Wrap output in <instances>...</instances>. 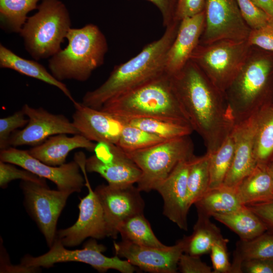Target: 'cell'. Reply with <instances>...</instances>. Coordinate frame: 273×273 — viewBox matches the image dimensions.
<instances>
[{
  "instance_id": "obj_1",
  "label": "cell",
  "mask_w": 273,
  "mask_h": 273,
  "mask_svg": "<svg viewBox=\"0 0 273 273\" xmlns=\"http://www.w3.org/2000/svg\"><path fill=\"white\" fill-rule=\"evenodd\" d=\"M170 76L189 122L202 138L206 153L214 152L235 126L224 94L191 60Z\"/></svg>"
},
{
  "instance_id": "obj_2",
  "label": "cell",
  "mask_w": 273,
  "mask_h": 273,
  "mask_svg": "<svg viewBox=\"0 0 273 273\" xmlns=\"http://www.w3.org/2000/svg\"><path fill=\"white\" fill-rule=\"evenodd\" d=\"M180 21L165 27L163 35L146 46L128 61L114 67L107 80L97 88L87 92L82 103L100 109L111 99L166 73L167 55L177 34Z\"/></svg>"
},
{
  "instance_id": "obj_3",
  "label": "cell",
  "mask_w": 273,
  "mask_h": 273,
  "mask_svg": "<svg viewBox=\"0 0 273 273\" xmlns=\"http://www.w3.org/2000/svg\"><path fill=\"white\" fill-rule=\"evenodd\" d=\"M224 95L235 125L271 105L273 52L252 46L244 65Z\"/></svg>"
},
{
  "instance_id": "obj_4",
  "label": "cell",
  "mask_w": 273,
  "mask_h": 273,
  "mask_svg": "<svg viewBox=\"0 0 273 273\" xmlns=\"http://www.w3.org/2000/svg\"><path fill=\"white\" fill-rule=\"evenodd\" d=\"M100 110L120 118H159L189 122L167 73L111 99Z\"/></svg>"
},
{
  "instance_id": "obj_5",
  "label": "cell",
  "mask_w": 273,
  "mask_h": 273,
  "mask_svg": "<svg viewBox=\"0 0 273 273\" xmlns=\"http://www.w3.org/2000/svg\"><path fill=\"white\" fill-rule=\"evenodd\" d=\"M66 39L67 46L49 60L50 72L61 81H85L104 64L108 50L106 38L98 26L89 23L71 28Z\"/></svg>"
},
{
  "instance_id": "obj_6",
  "label": "cell",
  "mask_w": 273,
  "mask_h": 273,
  "mask_svg": "<svg viewBox=\"0 0 273 273\" xmlns=\"http://www.w3.org/2000/svg\"><path fill=\"white\" fill-rule=\"evenodd\" d=\"M19 34L26 51L36 61L50 59L61 49L71 28L69 11L61 0H41Z\"/></svg>"
},
{
  "instance_id": "obj_7",
  "label": "cell",
  "mask_w": 273,
  "mask_h": 273,
  "mask_svg": "<svg viewBox=\"0 0 273 273\" xmlns=\"http://www.w3.org/2000/svg\"><path fill=\"white\" fill-rule=\"evenodd\" d=\"M194 150L193 141L187 135L126 154L141 170L137 188L141 192H149L155 190L179 162L193 158Z\"/></svg>"
},
{
  "instance_id": "obj_8",
  "label": "cell",
  "mask_w": 273,
  "mask_h": 273,
  "mask_svg": "<svg viewBox=\"0 0 273 273\" xmlns=\"http://www.w3.org/2000/svg\"><path fill=\"white\" fill-rule=\"evenodd\" d=\"M252 46L247 40L222 39L198 44L190 60L224 94L244 65Z\"/></svg>"
},
{
  "instance_id": "obj_9",
  "label": "cell",
  "mask_w": 273,
  "mask_h": 273,
  "mask_svg": "<svg viewBox=\"0 0 273 273\" xmlns=\"http://www.w3.org/2000/svg\"><path fill=\"white\" fill-rule=\"evenodd\" d=\"M65 247L56 238L48 252L37 257L26 255L22 259L21 264L27 267L48 268L57 263L76 261L88 264L101 272L110 269L122 273H132L135 270L134 266L126 259H121L116 255L112 257L104 255L105 247L98 244L95 239L88 241L81 249L69 250Z\"/></svg>"
},
{
  "instance_id": "obj_10",
  "label": "cell",
  "mask_w": 273,
  "mask_h": 273,
  "mask_svg": "<svg viewBox=\"0 0 273 273\" xmlns=\"http://www.w3.org/2000/svg\"><path fill=\"white\" fill-rule=\"evenodd\" d=\"M86 157L82 152H77L74 160L79 164L85 178L87 195L80 199L79 213L76 222L71 226L57 232L56 238L65 247L80 244L88 237L101 239L107 236L103 210L99 199L89 184L85 168Z\"/></svg>"
},
{
  "instance_id": "obj_11",
  "label": "cell",
  "mask_w": 273,
  "mask_h": 273,
  "mask_svg": "<svg viewBox=\"0 0 273 273\" xmlns=\"http://www.w3.org/2000/svg\"><path fill=\"white\" fill-rule=\"evenodd\" d=\"M21 188L27 210L50 247L56 238L58 218L71 192L50 190L48 186L22 180Z\"/></svg>"
},
{
  "instance_id": "obj_12",
  "label": "cell",
  "mask_w": 273,
  "mask_h": 273,
  "mask_svg": "<svg viewBox=\"0 0 273 273\" xmlns=\"http://www.w3.org/2000/svg\"><path fill=\"white\" fill-rule=\"evenodd\" d=\"M205 20L199 44L222 39L247 40L251 30L236 0H205Z\"/></svg>"
},
{
  "instance_id": "obj_13",
  "label": "cell",
  "mask_w": 273,
  "mask_h": 273,
  "mask_svg": "<svg viewBox=\"0 0 273 273\" xmlns=\"http://www.w3.org/2000/svg\"><path fill=\"white\" fill-rule=\"evenodd\" d=\"M1 161L10 163L25 169L56 184L58 190L80 192L85 186V178L80 168L74 160L59 166L45 164L31 156L27 150L10 147L0 152Z\"/></svg>"
},
{
  "instance_id": "obj_14",
  "label": "cell",
  "mask_w": 273,
  "mask_h": 273,
  "mask_svg": "<svg viewBox=\"0 0 273 273\" xmlns=\"http://www.w3.org/2000/svg\"><path fill=\"white\" fill-rule=\"evenodd\" d=\"M28 118L22 130L10 136L9 147L36 146L51 136L59 134H77L78 130L66 116L51 113L43 108H33L25 104L21 109Z\"/></svg>"
},
{
  "instance_id": "obj_15",
  "label": "cell",
  "mask_w": 273,
  "mask_h": 273,
  "mask_svg": "<svg viewBox=\"0 0 273 273\" xmlns=\"http://www.w3.org/2000/svg\"><path fill=\"white\" fill-rule=\"evenodd\" d=\"M101 204L107 236L116 239L122 221L133 215L143 213L145 203L140 191L133 185L115 187L98 186L95 190Z\"/></svg>"
},
{
  "instance_id": "obj_16",
  "label": "cell",
  "mask_w": 273,
  "mask_h": 273,
  "mask_svg": "<svg viewBox=\"0 0 273 273\" xmlns=\"http://www.w3.org/2000/svg\"><path fill=\"white\" fill-rule=\"evenodd\" d=\"M115 255L125 258L133 266L152 273H175L183 253L184 243L179 240L165 248L139 245L122 240L114 243Z\"/></svg>"
},
{
  "instance_id": "obj_17",
  "label": "cell",
  "mask_w": 273,
  "mask_h": 273,
  "mask_svg": "<svg viewBox=\"0 0 273 273\" xmlns=\"http://www.w3.org/2000/svg\"><path fill=\"white\" fill-rule=\"evenodd\" d=\"M193 158L179 162L155 189L163 199L164 215L180 229L186 231L188 230L187 215L190 209L188 202L187 179Z\"/></svg>"
},
{
  "instance_id": "obj_18",
  "label": "cell",
  "mask_w": 273,
  "mask_h": 273,
  "mask_svg": "<svg viewBox=\"0 0 273 273\" xmlns=\"http://www.w3.org/2000/svg\"><path fill=\"white\" fill-rule=\"evenodd\" d=\"M72 123L80 134L92 142L116 145L125 123L118 117L77 101Z\"/></svg>"
},
{
  "instance_id": "obj_19",
  "label": "cell",
  "mask_w": 273,
  "mask_h": 273,
  "mask_svg": "<svg viewBox=\"0 0 273 273\" xmlns=\"http://www.w3.org/2000/svg\"><path fill=\"white\" fill-rule=\"evenodd\" d=\"M254 115L236 124L233 130L235 140L234 156L223 182L228 187L236 188L257 165L254 151Z\"/></svg>"
},
{
  "instance_id": "obj_20",
  "label": "cell",
  "mask_w": 273,
  "mask_h": 273,
  "mask_svg": "<svg viewBox=\"0 0 273 273\" xmlns=\"http://www.w3.org/2000/svg\"><path fill=\"white\" fill-rule=\"evenodd\" d=\"M205 20V11L180 21L176 36L168 52L165 72L172 76L190 61L199 43Z\"/></svg>"
},
{
  "instance_id": "obj_21",
  "label": "cell",
  "mask_w": 273,
  "mask_h": 273,
  "mask_svg": "<svg viewBox=\"0 0 273 273\" xmlns=\"http://www.w3.org/2000/svg\"><path fill=\"white\" fill-rule=\"evenodd\" d=\"M87 172L99 174L115 187L133 185L139 180L142 172L136 164L116 145L113 159L109 162L103 163L94 155L86 159Z\"/></svg>"
},
{
  "instance_id": "obj_22",
  "label": "cell",
  "mask_w": 273,
  "mask_h": 273,
  "mask_svg": "<svg viewBox=\"0 0 273 273\" xmlns=\"http://www.w3.org/2000/svg\"><path fill=\"white\" fill-rule=\"evenodd\" d=\"M66 134L51 136L27 151L34 158L54 166L65 164L68 155L74 149L83 148L89 151H94L96 144L83 135L77 134L68 136Z\"/></svg>"
},
{
  "instance_id": "obj_23",
  "label": "cell",
  "mask_w": 273,
  "mask_h": 273,
  "mask_svg": "<svg viewBox=\"0 0 273 273\" xmlns=\"http://www.w3.org/2000/svg\"><path fill=\"white\" fill-rule=\"evenodd\" d=\"M0 67L13 70L55 86L73 104L76 102L66 85L57 79L43 65L35 60H28L19 56L2 43L0 44Z\"/></svg>"
},
{
  "instance_id": "obj_24",
  "label": "cell",
  "mask_w": 273,
  "mask_h": 273,
  "mask_svg": "<svg viewBox=\"0 0 273 273\" xmlns=\"http://www.w3.org/2000/svg\"><path fill=\"white\" fill-rule=\"evenodd\" d=\"M235 188L243 205L264 203L273 199V183L267 165L257 164Z\"/></svg>"
},
{
  "instance_id": "obj_25",
  "label": "cell",
  "mask_w": 273,
  "mask_h": 273,
  "mask_svg": "<svg viewBox=\"0 0 273 273\" xmlns=\"http://www.w3.org/2000/svg\"><path fill=\"white\" fill-rule=\"evenodd\" d=\"M194 205L198 215L209 218L215 214L232 212L243 206L236 188L223 184L209 189Z\"/></svg>"
},
{
  "instance_id": "obj_26",
  "label": "cell",
  "mask_w": 273,
  "mask_h": 273,
  "mask_svg": "<svg viewBox=\"0 0 273 273\" xmlns=\"http://www.w3.org/2000/svg\"><path fill=\"white\" fill-rule=\"evenodd\" d=\"M213 217L235 233L241 240H250L267 231L262 220L247 206Z\"/></svg>"
},
{
  "instance_id": "obj_27",
  "label": "cell",
  "mask_w": 273,
  "mask_h": 273,
  "mask_svg": "<svg viewBox=\"0 0 273 273\" xmlns=\"http://www.w3.org/2000/svg\"><path fill=\"white\" fill-rule=\"evenodd\" d=\"M256 259H273V232L267 231L251 240L238 241L234 251L230 273H242L245 261Z\"/></svg>"
},
{
  "instance_id": "obj_28",
  "label": "cell",
  "mask_w": 273,
  "mask_h": 273,
  "mask_svg": "<svg viewBox=\"0 0 273 273\" xmlns=\"http://www.w3.org/2000/svg\"><path fill=\"white\" fill-rule=\"evenodd\" d=\"M222 237L209 217L198 215L192 234L182 239L184 253L198 256L210 253L213 244Z\"/></svg>"
},
{
  "instance_id": "obj_29",
  "label": "cell",
  "mask_w": 273,
  "mask_h": 273,
  "mask_svg": "<svg viewBox=\"0 0 273 273\" xmlns=\"http://www.w3.org/2000/svg\"><path fill=\"white\" fill-rule=\"evenodd\" d=\"M254 151L257 164L267 165L273 160V105L255 114Z\"/></svg>"
},
{
  "instance_id": "obj_30",
  "label": "cell",
  "mask_w": 273,
  "mask_h": 273,
  "mask_svg": "<svg viewBox=\"0 0 273 273\" xmlns=\"http://www.w3.org/2000/svg\"><path fill=\"white\" fill-rule=\"evenodd\" d=\"M120 119L125 124L137 127L164 140L190 135L194 131L190 124L183 120L159 118Z\"/></svg>"
},
{
  "instance_id": "obj_31",
  "label": "cell",
  "mask_w": 273,
  "mask_h": 273,
  "mask_svg": "<svg viewBox=\"0 0 273 273\" xmlns=\"http://www.w3.org/2000/svg\"><path fill=\"white\" fill-rule=\"evenodd\" d=\"M118 231L123 240L157 248H165L168 247L156 237L143 213L133 215L124 220L119 224Z\"/></svg>"
},
{
  "instance_id": "obj_32",
  "label": "cell",
  "mask_w": 273,
  "mask_h": 273,
  "mask_svg": "<svg viewBox=\"0 0 273 273\" xmlns=\"http://www.w3.org/2000/svg\"><path fill=\"white\" fill-rule=\"evenodd\" d=\"M40 0H0L1 28L9 33L20 32L28 14L38 8Z\"/></svg>"
},
{
  "instance_id": "obj_33",
  "label": "cell",
  "mask_w": 273,
  "mask_h": 273,
  "mask_svg": "<svg viewBox=\"0 0 273 273\" xmlns=\"http://www.w3.org/2000/svg\"><path fill=\"white\" fill-rule=\"evenodd\" d=\"M235 150V140L232 131L217 150L212 153H208L210 173L209 189L223 184L233 160Z\"/></svg>"
},
{
  "instance_id": "obj_34",
  "label": "cell",
  "mask_w": 273,
  "mask_h": 273,
  "mask_svg": "<svg viewBox=\"0 0 273 273\" xmlns=\"http://www.w3.org/2000/svg\"><path fill=\"white\" fill-rule=\"evenodd\" d=\"M209 154L194 156L191 161L187 179L188 202L189 208L209 189Z\"/></svg>"
},
{
  "instance_id": "obj_35",
  "label": "cell",
  "mask_w": 273,
  "mask_h": 273,
  "mask_svg": "<svg viewBox=\"0 0 273 273\" xmlns=\"http://www.w3.org/2000/svg\"><path fill=\"white\" fill-rule=\"evenodd\" d=\"M164 141L165 140L153 133L125 124L116 145L127 153L150 147Z\"/></svg>"
},
{
  "instance_id": "obj_36",
  "label": "cell",
  "mask_w": 273,
  "mask_h": 273,
  "mask_svg": "<svg viewBox=\"0 0 273 273\" xmlns=\"http://www.w3.org/2000/svg\"><path fill=\"white\" fill-rule=\"evenodd\" d=\"M17 179L48 186L45 178L39 177L25 169H18L13 164L0 161L1 187L5 188L10 182Z\"/></svg>"
},
{
  "instance_id": "obj_37",
  "label": "cell",
  "mask_w": 273,
  "mask_h": 273,
  "mask_svg": "<svg viewBox=\"0 0 273 273\" xmlns=\"http://www.w3.org/2000/svg\"><path fill=\"white\" fill-rule=\"evenodd\" d=\"M242 16L252 29L264 26L273 20L252 0H236Z\"/></svg>"
},
{
  "instance_id": "obj_38",
  "label": "cell",
  "mask_w": 273,
  "mask_h": 273,
  "mask_svg": "<svg viewBox=\"0 0 273 273\" xmlns=\"http://www.w3.org/2000/svg\"><path fill=\"white\" fill-rule=\"evenodd\" d=\"M21 109L9 116L0 119V149L9 148V141L11 134L16 129L25 126L28 118Z\"/></svg>"
},
{
  "instance_id": "obj_39",
  "label": "cell",
  "mask_w": 273,
  "mask_h": 273,
  "mask_svg": "<svg viewBox=\"0 0 273 273\" xmlns=\"http://www.w3.org/2000/svg\"><path fill=\"white\" fill-rule=\"evenodd\" d=\"M229 240L223 237L218 240L210 250L214 273H230L231 263L229 259L227 244Z\"/></svg>"
},
{
  "instance_id": "obj_40",
  "label": "cell",
  "mask_w": 273,
  "mask_h": 273,
  "mask_svg": "<svg viewBox=\"0 0 273 273\" xmlns=\"http://www.w3.org/2000/svg\"><path fill=\"white\" fill-rule=\"evenodd\" d=\"M247 40L251 46L273 52V21L252 29Z\"/></svg>"
},
{
  "instance_id": "obj_41",
  "label": "cell",
  "mask_w": 273,
  "mask_h": 273,
  "mask_svg": "<svg viewBox=\"0 0 273 273\" xmlns=\"http://www.w3.org/2000/svg\"><path fill=\"white\" fill-rule=\"evenodd\" d=\"M200 256L183 253L178 263V270L183 273H211L210 266L203 262Z\"/></svg>"
},
{
  "instance_id": "obj_42",
  "label": "cell",
  "mask_w": 273,
  "mask_h": 273,
  "mask_svg": "<svg viewBox=\"0 0 273 273\" xmlns=\"http://www.w3.org/2000/svg\"><path fill=\"white\" fill-rule=\"evenodd\" d=\"M205 0H178L175 20L182 19L197 15L205 10Z\"/></svg>"
},
{
  "instance_id": "obj_43",
  "label": "cell",
  "mask_w": 273,
  "mask_h": 273,
  "mask_svg": "<svg viewBox=\"0 0 273 273\" xmlns=\"http://www.w3.org/2000/svg\"><path fill=\"white\" fill-rule=\"evenodd\" d=\"M246 206L262 220L267 227V231L273 232V199Z\"/></svg>"
},
{
  "instance_id": "obj_44",
  "label": "cell",
  "mask_w": 273,
  "mask_h": 273,
  "mask_svg": "<svg viewBox=\"0 0 273 273\" xmlns=\"http://www.w3.org/2000/svg\"><path fill=\"white\" fill-rule=\"evenodd\" d=\"M153 4L159 10L163 26L167 27L175 21V14L178 0H147Z\"/></svg>"
},
{
  "instance_id": "obj_45",
  "label": "cell",
  "mask_w": 273,
  "mask_h": 273,
  "mask_svg": "<svg viewBox=\"0 0 273 273\" xmlns=\"http://www.w3.org/2000/svg\"><path fill=\"white\" fill-rule=\"evenodd\" d=\"M242 272L273 273V259H256L245 261L242 266Z\"/></svg>"
},
{
  "instance_id": "obj_46",
  "label": "cell",
  "mask_w": 273,
  "mask_h": 273,
  "mask_svg": "<svg viewBox=\"0 0 273 273\" xmlns=\"http://www.w3.org/2000/svg\"><path fill=\"white\" fill-rule=\"evenodd\" d=\"M252 1L273 20V0H252Z\"/></svg>"
},
{
  "instance_id": "obj_47",
  "label": "cell",
  "mask_w": 273,
  "mask_h": 273,
  "mask_svg": "<svg viewBox=\"0 0 273 273\" xmlns=\"http://www.w3.org/2000/svg\"><path fill=\"white\" fill-rule=\"evenodd\" d=\"M267 168L273 183V161L267 164Z\"/></svg>"
},
{
  "instance_id": "obj_48",
  "label": "cell",
  "mask_w": 273,
  "mask_h": 273,
  "mask_svg": "<svg viewBox=\"0 0 273 273\" xmlns=\"http://www.w3.org/2000/svg\"><path fill=\"white\" fill-rule=\"evenodd\" d=\"M272 105H273V99H272Z\"/></svg>"
},
{
  "instance_id": "obj_49",
  "label": "cell",
  "mask_w": 273,
  "mask_h": 273,
  "mask_svg": "<svg viewBox=\"0 0 273 273\" xmlns=\"http://www.w3.org/2000/svg\"><path fill=\"white\" fill-rule=\"evenodd\" d=\"M272 161H273V160H272Z\"/></svg>"
}]
</instances>
